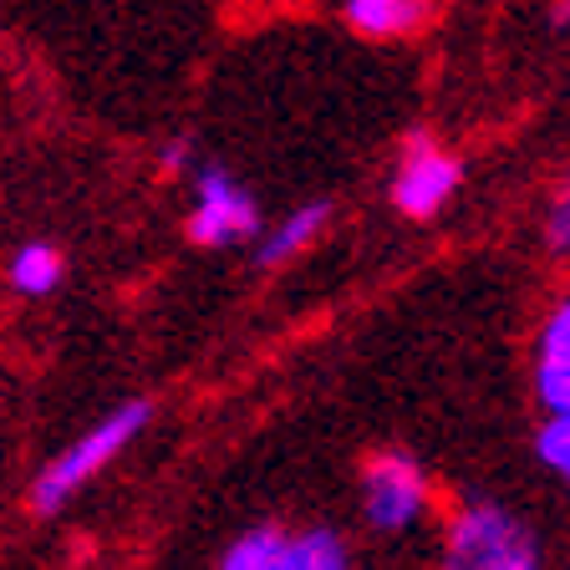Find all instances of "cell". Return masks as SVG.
<instances>
[{
	"mask_svg": "<svg viewBox=\"0 0 570 570\" xmlns=\"http://www.w3.org/2000/svg\"><path fill=\"white\" fill-rule=\"evenodd\" d=\"M148 417H154V407L142 403V397H132V403H122L112 417H102V423L92 428V433H82V439L71 443L67 453H57V459L36 474L31 484V510L36 514H57L67 499H77V489H87L97 474H102L107 463L118 459L122 449H128L132 439H138L142 428H148Z\"/></svg>",
	"mask_w": 570,
	"mask_h": 570,
	"instance_id": "obj_1",
	"label": "cell"
},
{
	"mask_svg": "<svg viewBox=\"0 0 570 570\" xmlns=\"http://www.w3.org/2000/svg\"><path fill=\"white\" fill-rule=\"evenodd\" d=\"M443 570H540L534 530L494 499H469L449 524Z\"/></svg>",
	"mask_w": 570,
	"mask_h": 570,
	"instance_id": "obj_2",
	"label": "cell"
},
{
	"mask_svg": "<svg viewBox=\"0 0 570 570\" xmlns=\"http://www.w3.org/2000/svg\"><path fill=\"white\" fill-rule=\"evenodd\" d=\"M255 229H261V209H255L249 189L229 168L204 164L194 174L189 239L204 249H219V245H235V239H255Z\"/></svg>",
	"mask_w": 570,
	"mask_h": 570,
	"instance_id": "obj_3",
	"label": "cell"
},
{
	"mask_svg": "<svg viewBox=\"0 0 570 570\" xmlns=\"http://www.w3.org/2000/svg\"><path fill=\"white\" fill-rule=\"evenodd\" d=\"M459 178H463L459 158H453L449 148H439L428 132H413L403 148V164L392 174V204H397L407 219H433V214H443V204L459 194Z\"/></svg>",
	"mask_w": 570,
	"mask_h": 570,
	"instance_id": "obj_4",
	"label": "cell"
},
{
	"mask_svg": "<svg viewBox=\"0 0 570 570\" xmlns=\"http://www.w3.org/2000/svg\"><path fill=\"white\" fill-rule=\"evenodd\" d=\"M362 510L377 530H407L428 510V479L407 453H372L362 469Z\"/></svg>",
	"mask_w": 570,
	"mask_h": 570,
	"instance_id": "obj_5",
	"label": "cell"
},
{
	"mask_svg": "<svg viewBox=\"0 0 570 570\" xmlns=\"http://www.w3.org/2000/svg\"><path fill=\"white\" fill-rule=\"evenodd\" d=\"M530 382H534V397L546 403V413H570V296L556 301V311H550L540 336H534Z\"/></svg>",
	"mask_w": 570,
	"mask_h": 570,
	"instance_id": "obj_6",
	"label": "cell"
},
{
	"mask_svg": "<svg viewBox=\"0 0 570 570\" xmlns=\"http://www.w3.org/2000/svg\"><path fill=\"white\" fill-rule=\"evenodd\" d=\"M433 0H346V21L362 36H407L428 21Z\"/></svg>",
	"mask_w": 570,
	"mask_h": 570,
	"instance_id": "obj_7",
	"label": "cell"
},
{
	"mask_svg": "<svg viewBox=\"0 0 570 570\" xmlns=\"http://www.w3.org/2000/svg\"><path fill=\"white\" fill-rule=\"evenodd\" d=\"M326 219H332V209L326 204H301V209H291L281 219V229H271V235L261 239V249H255V261L265 265V271H275V265H285L291 255H301V249L311 245V239L326 229Z\"/></svg>",
	"mask_w": 570,
	"mask_h": 570,
	"instance_id": "obj_8",
	"label": "cell"
},
{
	"mask_svg": "<svg viewBox=\"0 0 570 570\" xmlns=\"http://www.w3.org/2000/svg\"><path fill=\"white\" fill-rule=\"evenodd\" d=\"M219 570H291V534H281L275 524L239 534L235 546L225 550Z\"/></svg>",
	"mask_w": 570,
	"mask_h": 570,
	"instance_id": "obj_9",
	"label": "cell"
},
{
	"mask_svg": "<svg viewBox=\"0 0 570 570\" xmlns=\"http://www.w3.org/2000/svg\"><path fill=\"white\" fill-rule=\"evenodd\" d=\"M67 275V261H61V249L47 245V239H31V245L16 249L11 261V285L21 296H51Z\"/></svg>",
	"mask_w": 570,
	"mask_h": 570,
	"instance_id": "obj_10",
	"label": "cell"
},
{
	"mask_svg": "<svg viewBox=\"0 0 570 570\" xmlns=\"http://www.w3.org/2000/svg\"><path fill=\"white\" fill-rule=\"evenodd\" d=\"M291 570H352L336 530H306L291 540Z\"/></svg>",
	"mask_w": 570,
	"mask_h": 570,
	"instance_id": "obj_11",
	"label": "cell"
},
{
	"mask_svg": "<svg viewBox=\"0 0 570 570\" xmlns=\"http://www.w3.org/2000/svg\"><path fill=\"white\" fill-rule=\"evenodd\" d=\"M534 459L546 463L556 479L570 484V413H550L534 433Z\"/></svg>",
	"mask_w": 570,
	"mask_h": 570,
	"instance_id": "obj_12",
	"label": "cell"
},
{
	"mask_svg": "<svg viewBox=\"0 0 570 570\" xmlns=\"http://www.w3.org/2000/svg\"><path fill=\"white\" fill-rule=\"evenodd\" d=\"M546 245L556 249V255H566V249H570V178L560 184L556 199H550V214H546Z\"/></svg>",
	"mask_w": 570,
	"mask_h": 570,
	"instance_id": "obj_13",
	"label": "cell"
},
{
	"mask_svg": "<svg viewBox=\"0 0 570 570\" xmlns=\"http://www.w3.org/2000/svg\"><path fill=\"white\" fill-rule=\"evenodd\" d=\"M164 168H168V174H184V168H189V142H184V138L168 142V148H164Z\"/></svg>",
	"mask_w": 570,
	"mask_h": 570,
	"instance_id": "obj_14",
	"label": "cell"
},
{
	"mask_svg": "<svg viewBox=\"0 0 570 570\" xmlns=\"http://www.w3.org/2000/svg\"><path fill=\"white\" fill-rule=\"evenodd\" d=\"M556 26H570V0H556Z\"/></svg>",
	"mask_w": 570,
	"mask_h": 570,
	"instance_id": "obj_15",
	"label": "cell"
}]
</instances>
